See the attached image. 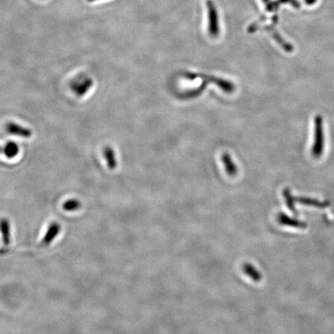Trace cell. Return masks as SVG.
Returning <instances> with one entry per match:
<instances>
[{"instance_id":"6da1fadb","label":"cell","mask_w":334,"mask_h":334,"mask_svg":"<svg viewBox=\"0 0 334 334\" xmlns=\"http://www.w3.org/2000/svg\"><path fill=\"white\" fill-rule=\"evenodd\" d=\"M184 77L189 80H195L197 78H201L204 79V83L200 86V87L197 89H194L191 91H186L180 96L182 99H194V98L198 97L202 94L204 89L206 88V86L208 85V83H214L217 84L219 87H222L224 85V80L221 79V78H216L214 76L204 75V74H191V73H186L184 74Z\"/></svg>"},{"instance_id":"7a4b0ae2","label":"cell","mask_w":334,"mask_h":334,"mask_svg":"<svg viewBox=\"0 0 334 334\" xmlns=\"http://www.w3.org/2000/svg\"><path fill=\"white\" fill-rule=\"evenodd\" d=\"M94 81L87 76H79L70 83L71 91L78 97L85 96L92 87Z\"/></svg>"},{"instance_id":"3957f363","label":"cell","mask_w":334,"mask_h":334,"mask_svg":"<svg viewBox=\"0 0 334 334\" xmlns=\"http://www.w3.org/2000/svg\"><path fill=\"white\" fill-rule=\"evenodd\" d=\"M208 12V32L212 37L218 36L220 33L219 18L215 6L211 1L207 3Z\"/></svg>"},{"instance_id":"277c9868","label":"cell","mask_w":334,"mask_h":334,"mask_svg":"<svg viewBox=\"0 0 334 334\" xmlns=\"http://www.w3.org/2000/svg\"><path fill=\"white\" fill-rule=\"evenodd\" d=\"M316 141H315V146L313 147V156L315 157H319L321 156V153L323 152V119L318 116L316 120Z\"/></svg>"},{"instance_id":"5b68a950","label":"cell","mask_w":334,"mask_h":334,"mask_svg":"<svg viewBox=\"0 0 334 334\" xmlns=\"http://www.w3.org/2000/svg\"><path fill=\"white\" fill-rule=\"evenodd\" d=\"M6 132L10 135H17L22 138H29L33 135V132L30 128L22 126L15 122H9L5 125Z\"/></svg>"},{"instance_id":"8992f818","label":"cell","mask_w":334,"mask_h":334,"mask_svg":"<svg viewBox=\"0 0 334 334\" xmlns=\"http://www.w3.org/2000/svg\"><path fill=\"white\" fill-rule=\"evenodd\" d=\"M61 231V225L58 222H52L48 226L47 230L44 237L40 241V247H46L51 245L54 239L56 238L57 236Z\"/></svg>"},{"instance_id":"52a82bcc","label":"cell","mask_w":334,"mask_h":334,"mask_svg":"<svg viewBox=\"0 0 334 334\" xmlns=\"http://www.w3.org/2000/svg\"><path fill=\"white\" fill-rule=\"evenodd\" d=\"M278 222L283 225L290 226V227H297V228L304 229L307 227V224L304 221L300 220L294 219L289 217L287 214H279L278 215Z\"/></svg>"},{"instance_id":"ba28073f","label":"cell","mask_w":334,"mask_h":334,"mask_svg":"<svg viewBox=\"0 0 334 334\" xmlns=\"http://www.w3.org/2000/svg\"><path fill=\"white\" fill-rule=\"evenodd\" d=\"M20 153V147L15 142H8L5 145L0 146V153L8 159H14L18 156Z\"/></svg>"},{"instance_id":"9c48e42d","label":"cell","mask_w":334,"mask_h":334,"mask_svg":"<svg viewBox=\"0 0 334 334\" xmlns=\"http://www.w3.org/2000/svg\"><path fill=\"white\" fill-rule=\"evenodd\" d=\"M221 160H222L223 163H224V166H225V170L227 172V174L228 176H231V177L235 176L237 173V167L236 164H234L232 159H231L228 153H223L222 156H221Z\"/></svg>"},{"instance_id":"30bf717a","label":"cell","mask_w":334,"mask_h":334,"mask_svg":"<svg viewBox=\"0 0 334 334\" xmlns=\"http://www.w3.org/2000/svg\"><path fill=\"white\" fill-rule=\"evenodd\" d=\"M103 156L106 160L109 170H114L117 167V160L115 157V151L112 147L107 146L103 149Z\"/></svg>"},{"instance_id":"8fae6325","label":"cell","mask_w":334,"mask_h":334,"mask_svg":"<svg viewBox=\"0 0 334 334\" xmlns=\"http://www.w3.org/2000/svg\"><path fill=\"white\" fill-rule=\"evenodd\" d=\"M0 232L2 234L4 246H8L10 243V224L8 219H0Z\"/></svg>"},{"instance_id":"7c38bea8","label":"cell","mask_w":334,"mask_h":334,"mask_svg":"<svg viewBox=\"0 0 334 334\" xmlns=\"http://www.w3.org/2000/svg\"><path fill=\"white\" fill-rule=\"evenodd\" d=\"M297 201L300 204L308 205V206L316 207V208H324L329 206V204L326 202H320L317 200L310 199V198H297Z\"/></svg>"},{"instance_id":"4fadbf2b","label":"cell","mask_w":334,"mask_h":334,"mask_svg":"<svg viewBox=\"0 0 334 334\" xmlns=\"http://www.w3.org/2000/svg\"><path fill=\"white\" fill-rule=\"evenodd\" d=\"M81 204L78 200L71 199L65 201L63 204V209L64 211L73 212V211H78L81 208Z\"/></svg>"},{"instance_id":"5bb4252c","label":"cell","mask_w":334,"mask_h":334,"mask_svg":"<svg viewBox=\"0 0 334 334\" xmlns=\"http://www.w3.org/2000/svg\"><path fill=\"white\" fill-rule=\"evenodd\" d=\"M283 195L284 197H285V201H287V206H288V208H290L294 214H297V211H296V208H295L294 199H293V197H292L290 191H289L288 189H285L283 192Z\"/></svg>"},{"instance_id":"9a60e30c","label":"cell","mask_w":334,"mask_h":334,"mask_svg":"<svg viewBox=\"0 0 334 334\" xmlns=\"http://www.w3.org/2000/svg\"><path fill=\"white\" fill-rule=\"evenodd\" d=\"M305 2L308 4V5H313L316 2V0H305Z\"/></svg>"},{"instance_id":"2e32d148","label":"cell","mask_w":334,"mask_h":334,"mask_svg":"<svg viewBox=\"0 0 334 334\" xmlns=\"http://www.w3.org/2000/svg\"><path fill=\"white\" fill-rule=\"evenodd\" d=\"M96 1H98V0H87V2L90 3L96 2Z\"/></svg>"},{"instance_id":"e0dca14e","label":"cell","mask_w":334,"mask_h":334,"mask_svg":"<svg viewBox=\"0 0 334 334\" xmlns=\"http://www.w3.org/2000/svg\"></svg>"}]
</instances>
